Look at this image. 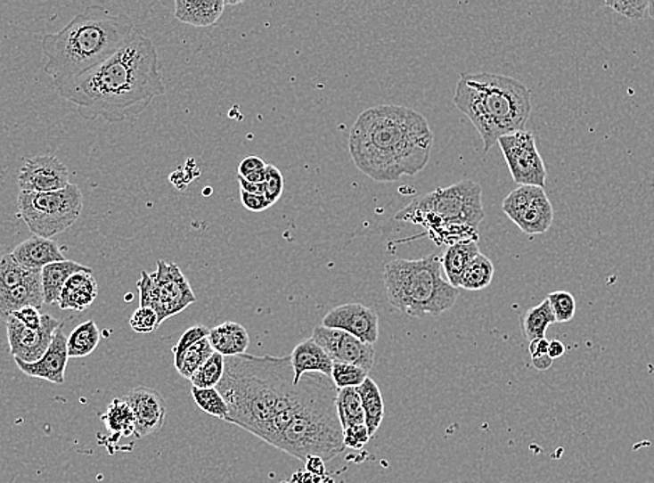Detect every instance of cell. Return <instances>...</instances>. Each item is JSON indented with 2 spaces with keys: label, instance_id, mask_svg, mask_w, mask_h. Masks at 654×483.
I'll return each instance as SVG.
<instances>
[{
  "label": "cell",
  "instance_id": "816d5d0a",
  "mask_svg": "<svg viewBox=\"0 0 654 483\" xmlns=\"http://www.w3.org/2000/svg\"><path fill=\"white\" fill-rule=\"evenodd\" d=\"M323 478L316 477V475L311 474V472H297L296 475H292V480L297 483H322Z\"/></svg>",
  "mask_w": 654,
  "mask_h": 483
},
{
  "label": "cell",
  "instance_id": "4dcf8cb0",
  "mask_svg": "<svg viewBox=\"0 0 654 483\" xmlns=\"http://www.w3.org/2000/svg\"><path fill=\"white\" fill-rule=\"evenodd\" d=\"M552 323H556V319L552 316L547 299L540 302L539 306L527 309L521 318L522 332L529 343L537 339H544L547 328Z\"/></svg>",
  "mask_w": 654,
  "mask_h": 483
},
{
  "label": "cell",
  "instance_id": "4316f807",
  "mask_svg": "<svg viewBox=\"0 0 654 483\" xmlns=\"http://www.w3.org/2000/svg\"><path fill=\"white\" fill-rule=\"evenodd\" d=\"M358 391L361 401H363L364 413H365V425L368 428L369 435L373 438L385 418V401H383L380 389L373 379H366L363 385L359 386Z\"/></svg>",
  "mask_w": 654,
  "mask_h": 483
},
{
  "label": "cell",
  "instance_id": "30bf717a",
  "mask_svg": "<svg viewBox=\"0 0 654 483\" xmlns=\"http://www.w3.org/2000/svg\"><path fill=\"white\" fill-rule=\"evenodd\" d=\"M137 287L140 290V307L152 308L159 319V324L166 319L182 314L197 301L182 269L162 259L158 261V267L153 274L141 272Z\"/></svg>",
  "mask_w": 654,
  "mask_h": 483
},
{
  "label": "cell",
  "instance_id": "f546056e",
  "mask_svg": "<svg viewBox=\"0 0 654 483\" xmlns=\"http://www.w3.org/2000/svg\"><path fill=\"white\" fill-rule=\"evenodd\" d=\"M336 410L343 430L349 426L365 423V413H364L363 401H361L358 388L339 389Z\"/></svg>",
  "mask_w": 654,
  "mask_h": 483
},
{
  "label": "cell",
  "instance_id": "e0dca14e",
  "mask_svg": "<svg viewBox=\"0 0 654 483\" xmlns=\"http://www.w3.org/2000/svg\"><path fill=\"white\" fill-rule=\"evenodd\" d=\"M130 405L135 421V436L143 439L146 436L159 432L165 425L166 408L165 398L159 391L140 386L128 391L123 398Z\"/></svg>",
  "mask_w": 654,
  "mask_h": 483
},
{
  "label": "cell",
  "instance_id": "f907efd6",
  "mask_svg": "<svg viewBox=\"0 0 654 483\" xmlns=\"http://www.w3.org/2000/svg\"><path fill=\"white\" fill-rule=\"evenodd\" d=\"M566 353V346L560 340L549 341V356L554 361V359L561 358Z\"/></svg>",
  "mask_w": 654,
  "mask_h": 483
},
{
  "label": "cell",
  "instance_id": "f5cc1de1",
  "mask_svg": "<svg viewBox=\"0 0 654 483\" xmlns=\"http://www.w3.org/2000/svg\"><path fill=\"white\" fill-rule=\"evenodd\" d=\"M532 364H534L535 368L539 369V371H546V369H549L550 366H552V359L550 358L549 356H542V358L532 359Z\"/></svg>",
  "mask_w": 654,
  "mask_h": 483
},
{
  "label": "cell",
  "instance_id": "f35d334b",
  "mask_svg": "<svg viewBox=\"0 0 654 483\" xmlns=\"http://www.w3.org/2000/svg\"><path fill=\"white\" fill-rule=\"evenodd\" d=\"M266 166L259 156H245L239 165V176L247 182L262 184L266 177Z\"/></svg>",
  "mask_w": 654,
  "mask_h": 483
},
{
  "label": "cell",
  "instance_id": "6da1fadb",
  "mask_svg": "<svg viewBox=\"0 0 654 483\" xmlns=\"http://www.w3.org/2000/svg\"><path fill=\"white\" fill-rule=\"evenodd\" d=\"M56 89L84 120L101 118L108 123L137 118L166 93L156 46L138 31L110 59Z\"/></svg>",
  "mask_w": 654,
  "mask_h": 483
},
{
  "label": "cell",
  "instance_id": "d590c367",
  "mask_svg": "<svg viewBox=\"0 0 654 483\" xmlns=\"http://www.w3.org/2000/svg\"><path fill=\"white\" fill-rule=\"evenodd\" d=\"M31 272L26 267H22L14 259L13 255H2L0 257V294L24 283Z\"/></svg>",
  "mask_w": 654,
  "mask_h": 483
},
{
  "label": "cell",
  "instance_id": "3957f363",
  "mask_svg": "<svg viewBox=\"0 0 654 483\" xmlns=\"http://www.w3.org/2000/svg\"><path fill=\"white\" fill-rule=\"evenodd\" d=\"M229 405L225 422L262 439L280 411L296 397L290 356H225V375L217 386Z\"/></svg>",
  "mask_w": 654,
  "mask_h": 483
},
{
  "label": "cell",
  "instance_id": "11a10c76",
  "mask_svg": "<svg viewBox=\"0 0 654 483\" xmlns=\"http://www.w3.org/2000/svg\"><path fill=\"white\" fill-rule=\"evenodd\" d=\"M0 321H2V319H0Z\"/></svg>",
  "mask_w": 654,
  "mask_h": 483
},
{
  "label": "cell",
  "instance_id": "7bdbcfd3",
  "mask_svg": "<svg viewBox=\"0 0 654 483\" xmlns=\"http://www.w3.org/2000/svg\"><path fill=\"white\" fill-rule=\"evenodd\" d=\"M209 332L210 329H208L204 324H197V326H192V328L187 329V331L182 334V337L178 339L177 344L173 347L172 351L173 356H175V359L182 356V354L184 353L187 348H190L191 346H194L198 341L209 336Z\"/></svg>",
  "mask_w": 654,
  "mask_h": 483
},
{
  "label": "cell",
  "instance_id": "277c9868",
  "mask_svg": "<svg viewBox=\"0 0 654 483\" xmlns=\"http://www.w3.org/2000/svg\"><path fill=\"white\" fill-rule=\"evenodd\" d=\"M135 34V24L126 14L111 13L101 4L88 6L63 29L44 37V73L58 88L110 59Z\"/></svg>",
  "mask_w": 654,
  "mask_h": 483
},
{
  "label": "cell",
  "instance_id": "f1b7e54d",
  "mask_svg": "<svg viewBox=\"0 0 654 483\" xmlns=\"http://www.w3.org/2000/svg\"><path fill=\"white\" fill-rule=\"evenodd\" d=\"M101 340L95 321L89 319L78 324L67 337V353L70 358H84L93 354Z\"/></svg>",
  "mask_w": 654,
  "mask_h": 483
},
{
  "label": "cell",
  "instance_id": "ac0fdd59",
  "mask_svg": "<svg viewBox=\"0 0 654 483\" xmlns=\"http://www.w3.org/2000/svg\"><path fill=\"white\" fill-rule=\"evenodd\" d=\"M69 353H67V336L63 331V324L58 331L54 332L51 346L48 350L36 363H22L16 361L21 372L31 378L44 379L54 385H63L64 373H66L67 363H69Z\"/></svg>",
  "mask_w": 654,
  "mask_h": 483
},
{
  "label": "cell",
  "instance_id": "7402d4cb",
  "mask_svg": "<svg viewBox=\"0 0 654 483\" xmlns=\"http://www.w3.org/2000/svg\"><path fill=\"white\" fill-rule=\"evenodd\" d=\"M98 297V283L93 272H80L67 280L58 299V306L66 311L83 312L93 306Z\"/></svg>",
  "mask_w": 654,
  "mask_h": 483
},
{
  "label": "cell",
  "instance_id": "8fae6325",
  "mask_svg": "<svg viewBox=\"0 0 654 483\" xmlns=\"http://www.w3.org/2000/svg\"><path fill=\"white\" fill-rule=\"evenodd\" d=\"M503 212L527 235L544 234L552 227L554 209L544 188L519 185L503 201Z\"/></svg>",
  "mask_w": 654,
  "mask_h": 483
},
{
  "label": "cell",
  "instance_id": "7dc6e473",
  "mask_svg": "<svg viewBox=\"0 0 654 483\" xmlns=\"http://www.w3.org/2000/svg\"><path fill=\"white\" fill-rule=\"evenodd\" d=\"M304 464H306L307 471L316 477L324 478L326 475V462H323L321 457H308Z\"/></svg>",
  "mask_w": 654,
  "mask_h": 483
},
{
  "label": "cell",
  "instance_id": "52a82bcc",
  "mask_svg": "<svg viewBox=\"0 0 654 483\" xmlns=\"http://www.w3.org/2000/svg\"><path fill=\"white\" fill-rule=\"evenodd\" d=\"M336 397L337 388L331 381L272 446L302 463L308 457L331 462L341 454L346 446L344 430L337 415Z\"/></svg>",
  "mask_w": 654,
  "mask_h": 483
},
{
  "label": "cell",
  "instance_id": "836d02e7",
  "mask_svg": "<svg viewBox=\"0 0 654 483\" xmlns=\"http://www.w3.org/2000/svg\"><path fill=\"white\" fill-rule=\"evenodd\" d=\"M225 359L222 354L213 353L204 365L190 379L192 388L213 389L219 385L225 375Z\"/></svg>",
  "mask_w": 654,
  "mask_h": 483
},
{
  "label": "cell",
  "instance_id": "f6af8a7d",
  "mask_svg": "<svg viewBox=\"0 0 654 483\" xmlns=\"http://www.w3.org/2000/svg\"><path fill=\"white\" fill-rule=\"evenodd\" d=\"M10 316H14L17 321L21 322L22 324H26L27 328H41L42 314L38 308H34V307H27V308L20 309V311L14 312Z\"/></svg>",
  "mask_w": 654,
  "mask_h": 483
},
{
  "label": "cell",
  "instance_id": "d4e9b609",
  "mask_svg": "<svg viewBox=\"0 0 654 483\" xmlns=\"http://www.w3.org/2000/svg\"><path fill=\"white\" fill-rule=\"evenodd\" d=\"M208 340L213 351L222 354L223 356H242L247 353L249 347V334L247 329L235 322H225L210 329Z\"/></svg>",
  "mask_w": 654,
  "mask_h": 483
},
{
  "label": "cell",
  "instance_id": "5b68a950",
  "mask_svg": "<svg viewBox=\"0 0 654 483\" xmlns=\"http://www.w3.org/2000/svg\"><path fill=\"white\" fill-rule=\"evenodd\" d=\"M531 91L511 77L462 74L454 103L477 128L487 152L504 135L525 130L531 116Z\"/></svg>",
  "mask_w": 654,
  "mask_h": 483
},
{
  "label": "cell",
  "instance_id": "1f68e13d",
  "mask_svg": "<svg viewBox=\"0 0 654 483\" xmlns=\"http://www.w3.org/2000/svg\"><path fill=\"white\" fill-rule=\"evenodd\" d=\"M493 276H495V265L486 255L479 254L470 262L467 271L462 274L460 289L468 291L486 289L492 283Z\"/></svg>",
  "mask_w": 654,
  "mask_h": 483
},
{
  "label": "cell",
  "instance_id": "d6a6232c",
  "mask_svg": "<svg viewBox=\"0 0 654 483\" xmlns=\"http://www.w3.org/2000/svg\"><path fill=\"white\" fill-rule=\"evenodd\" d=\"M213 353L215 351H213L208 337H205V339L198 341L194 346H191L182 356L175 359L176 369H177V372L183 378L190 381L192 375L197 372L198 369L204 365L208 359L212 356Z\"/></svg>",
  "mask_w": 654,
  "mask_h": 483
},
{
  "label": "cell",
  "instance_id": "b9f144b4",
  "mask_svg": "<svg viewBox=\"0 0 654 483\" xmlns=\"http://www.w3.org/2000/svg\"><path fill=\"white\" fill-rule=\"evenodd\" d=\"M159 326L156 312L146 307H140L130 318V328L138 334H151Z\"/></svg>",
  "mask_w": 654,
  "mask_h": 483
},
{
  "label": "cell",
  "instance_id": "ab89813d",
  "mask_svg": "<svg viewBox=\"0 0 654 483\" xmlns=\"http://www.w3.org/2000/svg\"><path fill=\"white\" fill-rule=\"evenodd\" d=\"M648 0H631V2H624V0H607L606 6L613 9L616 13L621 14L628 20L645 19L649 10Z\"/></svg>",
  "mask_w": 654,
  "mask_h": 483
},
{
  "label": "cell",
  "instance_id": "681fc988",
  "mask_svg": "<svg viewBox=\"0 0 654 483\" xmlns=\"http://www.w3.org/2000/svg\"><path fill=\"white\" fill-rule=\"evenodd\" d=\"M239 184L241 191H245V192H249V194L264 195L265 197L264 183H262V184H254V183L247 182V180H244V178L240 177L239 176Z\"/></svg>",
  "mask_w": 654,
  "mask_h": 483
},
{
  "label": "cell",
  "instance_id": "484cf974",
  "mask_svg": "<svg viewBox=\"0 0 654 483\" xmlns=\"http://www.w3.org/2000/svg\"><path fill=\"white\" fill-rule=\"evenodd\" d=\"M80 272H93V269L69 259L45 266L41 271L45 304L58 302L67 280Z\"/></svg>",
  "mask_w": 654,
  "mask_h": 483
},
{
  "label": "cell",
  "instance_id": "ba28073f",
  "mask_svg": "<svg viewBox=\"0 0 654 483\" xmlns=\"http://www.w3.org/2000/svg\"><path fill=\"white\" fill-rule=\"evenodd\" d=\"M396 219L413 220L429 229L437 225L478 229L485 219L482 187L472 180H461L450 187L436 188L401 210Z\"/></svg>",
  "mask_w": 654,
  "mask_h": 483
},
{
  "label": "cell",
  "instance_id": "5bb4252c",
  "mask_svg": "<svg viewBox=\"0 0 654 483\" xmlns=\"http://www.w3.org/2000/svg\"><path fill=\"white\" fill-rule=\"evenodd\" d=\"M314 339L326 351L333 363L349 364L371 372L375 365V347L363 343L356 337L339 329L316 326L312 332Z\"/></svg>",
  "mask_w": 654,
  "mask_h": 483
},
{
  "label": "cell",
  "instance_id": "8d00e7d4",
  "mask_svg": "<svg viewBox=\"0 0 654 483\" xmlns=\"http://www.w3.org/2000/svg\"><path fill=\"white\" fill-rule=\"evenodd\" d=\"M331 381L339 389L359 388L369 378V372L359 366L349 364L334 363L331 369Z\"/></svg>",
  "mask_w": 654,
  "mask_h": 483
},
{
  "label": "cell",
  "instance_id": "4fadbf2b",
  "mask_svg": "<svg viewBox=\"0 0 654 483\" xmlns=\"http://www.w3.org/2000/svg\"><path fill=\"white\" fill-rule=\"evenodd\" d=\"M4 323L10 354L14 359H19L22 363H36L46 353L54 332L61 328L63 322L58 321L49 314H42V324L39 329L27 328L26 324L17 321L14 316H9Z\"/></svg>",
  "mask_w": 654,
  "mask_h": 483
},
{
  "label": "cell",
  "instance_id": "60d3db41",
  "mask_svg": "<svg viewBox=\"0 0 654 483\" xmlns=\"http://www.w3.org/2000/svg\"><path fill=\"white\" fill-rule=\"evenodd\" d=\"M265 198L270 205L276 204L283 195L284 177L279 168L274 165L266 166V177L264 182Z\"/></svg>",
  "mask_w": 654,
  "mask_h": 483
},
{
  "label": "cell",
  "instance_id": "44dd1931",
  "mask_svg": "<svg viewBox=\"0 0 654 483\" xmlns=\"http://www.w3.org/2000/svg\"><path fill=\"white\" fill-rule=\"evenodd\" d=\"M291 366L294 371V385H298L302 376L306 373H322L331 376L333 369V361L327 356L326 351L319 346L314 339L301 341L292 350Z\"/></svg>",
  "mask_w": 654,
  "mask_h": 483
},
{
  "label": "cell",
  "instance_id": "7c38bea8",
  "mask_svg": "<svg viewBox=\"0 0 654 483\" xmlns=\"http://www.w3.org/2000/svg\"><path fill=\"white\" fill-rule=\"evenodd\" d=\"M512 180L518 185L546 187L547 170L531 131H518L497 141Z\"/></svg>",
  "mask_w": 654,
  "mask_h": 483
},
{
  "label": "cell",
  "instance_id": "9c48e42d",
  "mask_svg": "<svg viewBox=\"0 0 654 483\" xmlns=\"http://www.w3.org/2000/svg\"><path fill=\"white\" fill-rule=\"evenodd\" d=\"M17 207L34 235L52 240L80 219L83 194L78 185L70 183L52 192H20Z\"/></svg>",
  "mask_w": 654,
  "mask_h": 483
},
{
  "label": "cell",
  "instance_id": "74e56055",
  "mask_svg": "<svg viewBox=\"0 0 654 483\" xmlns=\"http://www.w3.org/2000/svg\"><path fill=\"white\" fill-rule=\"evenodd\" d=\"M547 301H549L556 323H567L574 318L575 312H576V301L568 291H564V290L552 291L547 296Z\"/></svg>",
  "mask_w": 654,
  "mask_h": 483
},
{
  "label": "cell",
  "instance_id": "8992f818",
  "mask_svg": "<svg viewBox=\"0 0 654 483\" xmlns=\"http://www.w3.org/2000/svg\"><path fill=\"white\" fill-rule=\"evenodd\" d=\"M388 302L411 318L438 316L453 308L460 289L443 277L440 257L394 259L383 272Z\"/></svg>",
  "mask_w": 654,
  "mask_h": 483
},
{
  "label": "cell",
  "instance_id": "ffe728a7",
  "mask_svg": "<svg viewBox=\"0 0 654 483\" xmlns=\"http://www.w3.org/2000/svg\"><path fill=\"white\" fill-rule=\"evenodd\" d=\"M44 304L41 271H32L24 283L0 294V319L4 322L12 314L27 307L41 309Z\"/></svg>",
  "mask_w": 654,
  "mask_h": 483
},
{
  "label": "cell",
  "instance_id": "e575fe53",
  "mask_svg": "<svg viewBox=\"0 0 654 483\" xmlns=\"http://www.w3.org/2000/svg\"><path fill=\"white\" fill-rule=\"evenodd\" d=\"M191 396L194 398L195 404L200 410L207 413L208 415L219 418L225 421L229 415V405L225 403L223 396L220 395L217 388L213 389H191Z\"/></svg>",
  "mask_w": 654,
  "mask_h": 483
},
{
  "label": "cell",
  "instance_id": "ee69618b",
  "mask_svg": "<svg viewBox=\"0 0 654 483\" xmlns=\"http://www.w3.org/2000/svg\"><path fill=\"white\" fill-rule=\"evenodd\" d=\"M343 439L347 448L361 450L371 440V435H369L365 423H361V425L349 426L344 430Z\"/></svg>",
  "mask_w": 654,
  "mask_h": 483
},
{
  "label": "cell",
  "instance_id": "7a4b0ae2",
  "mask_svg": "<svg viewBox=\"0 0 654 483\" xmlns=\"http://www.w3.org/2000/svg\"><path fill=\"white\" fill-rule=\"evenodd\" d=\"M429 123L405 106L366 109L349 131L348 150L358 170L373 182H397L422 172L432 155Z\"/></svg>",
  "mask_w": 654,
  "mask_h": 483
},
{
  "label": "cell",
  "instance_id": "bcb514c9",
  "mask_svg": "<svg viewBox=\"0 0 654 483\" xmlns=\"http://www.w3.org/2000/svg\"><path fill=\"white\" fill-rule=\"evenodd\" d=\"M240 194H241L242 205L251 212H262V210L272 207L264 195L249 194V192L241 190H240Z\"/></svg>",
  "mask_w": 654,
  "mask_h": 483
},
{
  "label": "cell",
  "instance_id": "c3c4849f",
  "mask_svg": "<svg viewBox=\"0 0 654 483\" xmlns=\"http://www.w3.org/2000/svg\"><path fill=\"white\" fill-rule=\"evenodd\" d=\"M547 353H549V341L546 340V337L529 343V354H531L532 359L549 356Z\"/></svg>",
  "mask_w": 654,
  "mask_h": 483
},
{
  "label": "cell",
  "instance_id": "cb8c5ba5",
  "mask_svg": "<svg viewBox=\"0 0 654 483\" xmlns=\"http://www.w3.org/2000/svg\"><path fill=\"white\" fill-rule=\"evenodd\" d=\"M480 254L478 240H462L451 244L446 250L442 261L443 272L451 286L460 289L462 274L467 271L470 262Z\"/></svg>",
  "mask_w": 654,
  "mask_h": 483
},
{
  "label": "cell",
  "instance_id": "603a6c76",
  "mask_svg": "<svg viewBox=\"0 0 654 483\" xmlns=\"http://www.w3.org/2000/svg\"><path fill=\"white\" fill-rule=\"evenodd\" d=\"M175 17L194 27H210L222 17L223 0H176Z\"/></svg>",
  "mask_w": 654,
  "mask_h": 483
},
{
  "label": "cell",
  "instance_id": "db71d44e",
  "mask_svg": "<svg viewBox=\"0 0 654 483\" xmlns=\"http://www.w3.org/2000/svg\"><path fill=\"white\" fill-rule=\"evenodd\" d=\"M648 14L654 20V2H650V4H649Z\"/></svg>",
  "mask_w": 654,
  "mask_h": 483
},
{
  "label": "cell",
  "instance_id": "83f0119b",
  "mask_svg": "<svg viewBox=\"0 0 654 483\" xmlns=\"http://www.w3.org/2000/svg\"><path fill=\"white\" fill-rule=\"evenodd\" d=\"M109 435L115 436V442L120 438L135 435V421L130 405L120 398H115L108 405V410L101 415Z\"/></svg>",
  "mask_w": 654,
  "mask_h": 483
},
{
  "label": "cell",
  "instance_id": "d6986e66",
  "mask_svg": "<svg viewBox=\"0 0 654 483\" xmlns=\"http://www.w3.org/2000/svg\"><path fill=\"white\" fill-rule=\"evenodd\" d=\"M14 259L29 271H42L45 266L54 262L66 261L58 242L32 235L26 242H20L12 251Z\"/></svg>",
  "mask_w": 654,
  "mask_h": 483
},
{
  "label": "cell",
  "instance_id": "2e32d148",
  "mask_svg": "<svg viewBox=\"0 0 654 483\" xmlns=\"http://www.w3.org/2000/svg\"><path fill=\"white\" fill-rule=\"evenodd\" d=\"M69 184V170L54 156H36L20 168V192H52Z\"/></svg>",
  "mask_w": 654,
  "mask_h": 483
},
{
  "label": "cell",
  "instance_id": "9a60e30c",
  "mask_svg": "<svg viewBox=\"0 0 654 483\" xmlns=\"http://www.w3.org/2000/svg\"><path fill=\"white\" fill-rule=\"evenodd\" d=\"M322 323L324 328L347 332L363 343L371 346H373L379 339L378 312L358 302L336 307L331 312H327Z\"/></svg>",
  "mask_w": 654,
  "mask_h": 483
}]
</instances>
